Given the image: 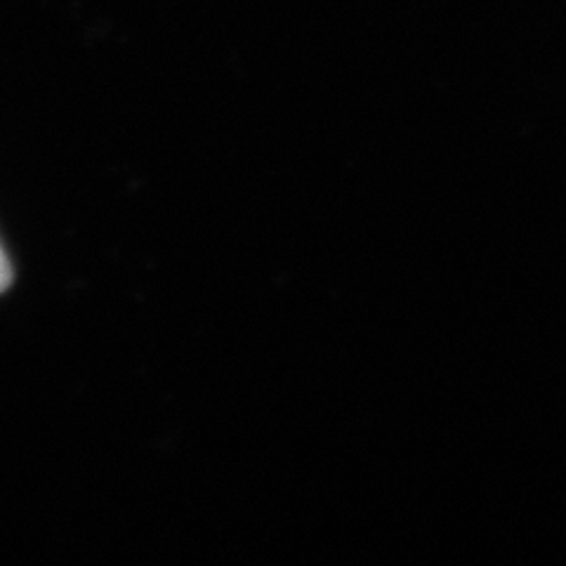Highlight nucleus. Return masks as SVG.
<instances>
[{"label": "nucleus", "instance_id": "1", "mask_svg": "<svg viewBox=\"0 0 566 566\" xmlns=\"http://www.w3.org/2000/svg\"><path fill=\"white\" fill-rule=\"evenodd\" d=\"M12 283V268L3 248H0V293H3Z\"/></svg>", "mask_w": 566, "mask_h": 566}]
</instances>
